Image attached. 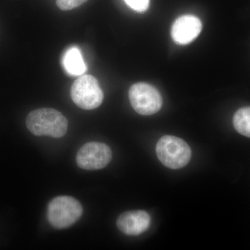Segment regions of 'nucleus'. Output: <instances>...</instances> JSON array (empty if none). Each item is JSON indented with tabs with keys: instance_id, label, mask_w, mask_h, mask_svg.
I'll return each instance as SVG.
<instances>
[{
	"instance_id": "f257e3e1",
	"label": "nucleus",
	"mask_w": 250,
	"mask_h": 250,
	"mask_svg": "<svg viewBox=\"0 0 250 250\" xmlns=\"http://www.w3.org/2000/svg\"><path fill=\"white\" fill-rule=\"evenodd\" d=\"M26 125L30 132L36 136H47L59 139L66 134L68 122L57 110L41 108L29 113Z\"/></svg>"
},
{
	"instance_id": "1a4fd4ad",
	"label": "nucleus",
	"mask_w": 250,
	"mask_h": 250,
	"mask_svg": "<svg viewBox=\"0 0 250 250\" xmlns=\"http://www.w3.org/2000/svg\"><path fill=\"white\" fill-rule=\"evenodd\" d=\"M62 62L65 71L72 76H81L86 70L82 53L77 47L67 49L62 57Z\"/></svg>"
},
{
	"instance_id": "20e7f679",
	"label": "nucleus",
	"mask_w": 250,
	"mask_h": 250,
	"mask_svg": "<svg viewBox=\"0 0 250 250\" xmlns=\"http://www.w3.org/2000/svg\"><path fill=\"white\" fill-rule=\"evenodd\" d=\"M72 101L79 107L93 110L102 104L104 100L103 90L98 80L92 75H81L74 82L70 90Z\"/></svg>"
},
{
	"instance_id": "6e6552de",
	"label": "nucleus",
	"mask_w": 250,
	"mask_h": 250,
	"mask_svg": "<svg viewBox=\"0 0 250 250\" xmlns=\"http://www.w3.org/2000/svg\"><path fill=\"white\" fill-rule=\"evenodd\" d=\"M150 223V216L142 210L125 212L117 220L118 228L129 236H139L144 233L149 228Z\"/></svg>"
},
{
	"instance_id": "7ed1b4c3",
	"label": "nucleus",
	"mask_w": 250,
	"mask_h": 250,
	"mask_svg": "<svg viewBox=\"0 0 250 250\" xmlns=\"http://www.w3.org/2000/svg\"><path fill=\"white\" fill-rule=\"evenodd\" d=\"M83 213L80 202L74 197L59 196L49 202L47 217L54 228L65 229L74 225Z\"/></svg>"
},
{
	"instance_id": "9b49d317",
	"label": "nucleus",
	"mask_w": 250,
	"mask_h": 250,
	"mask_svg": "<svg viewBox=\"0 0 250 250\" xmlns=\"http://www.w3.org/2000/svg\"><path fill=\"white\" fill-rule=\"evenodd\" d=\"M88 0H57V6L62 11H70V10L79 7Z\"/></svg>"
},
{
	"instance_id": "f8f14e48",
	"label": "nucleus",
	"mask_w": 250,
	"mask_h": 250,
	"mask_svg": "<svg viewBox=\"0 0 250 250\" xmlns=\"http://www.w3.org/2000/svg\"><path fill=\"white\" fill-rule=\"evenodd\" d=\"M126 4L137 12H145L149 6V0H125Z\"/></svg>"
},
{
	"instance_id": "0eeeda50",
	"label": "nucleus",
	"mask_w": 250,
	"mask_h": 250,
	"mask_svg": "<svg viewBox=\"0 0 250 250\" xmlns=\"http://www.w3.org/2000/svg\"><path fill=\"white\" fill-rule=\"evenodd\" d=\"M202 24L198 18L185 15L177 18L172 24L171 36L178 45L190 43L201 33Z\"/></svg>"
},
{
	"instance_id": "f03ea898",
	"label": "nucleus",
	"mask_w": 250,
	"mask_h": 250,
	"mask_svg": "<svg viewBox=\"0 0 250 250\" xmlns=\"http://www.w3.org/2000/svg\"><path fill=\"white\" fill-rule=\"evenodd\" d=\"M156 154L161 162L168 168L180 169L188 164L191 149L184 140L174 136H164L158 141Z\"/></svg>"
},
{
	"instance_id": "9d476101",
	"label": "nucleus",
	"mask_w": 250,
	"mask_h": 250,
	"mask_svg": "<svg viewBox=\"0 0 250 250\" xmlns=\"http://www.w3.org/2000/svg\"><path fill=\"white\" fill-rule=\"evenodd\" d=\"M233 123L239 134L250 138V106L238 110L233 116Z\"/></svg>"
},
{
	"instance_id": "39448f33",
	"label": "nucleus",
	"mask_w": 250,
	"mask_h": 250,
	"mask_svg": "<svg viewBox=\"0 0 250 250\" xmlns=\"http://www.w3.org/2000/svg\"><path fill=\"white\" fill-rule=\"evenodd\" d=\"M130 103L133 108L143 116L157 113L162 106L160 93L153 85L139 82L131 85L129 90Z\"/></svg>"
},
{
	"instance_id": "423d86ee",
	"label": "nucleus",
	"mask_w": 250,
	"mask_h": 250,
	"mask_svg": "<svg viewBox=\"0 0 250 250\" xmlns=\"http://www.w3.org/2000/svg\"><path fill=\"white\" fill-rule=\"evenodd\" d=\"M111 149L103 143H85L77 152L76 161L80 168L96 170L106 167L111 161Z\"/></svg>"
}]
</instances>
